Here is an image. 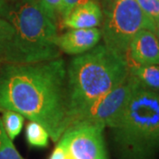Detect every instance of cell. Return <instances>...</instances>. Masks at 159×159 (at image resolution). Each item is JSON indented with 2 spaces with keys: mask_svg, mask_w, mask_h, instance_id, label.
I'll use <instances>...</instances> for the list:
<instances>
[{
  "mask_svg": "<svg viewBox=\"0 0 159 159\" xmlns=\"http://www.w3.org/2000/svg\"><path fill=\"white\" fill-rule=\"evenodd\" d=\"M0 110L37 122L57 142L71 125L67 67L62 57L0 66Z\"/></svg>",
  "mask_w": 159,
  "mask_h": 159,
  "instance_id": "cell-1",
  "label": "cell"
},
{
  "mask_svg": "<svg viewBox=\"0 0 159 159\" xmlns=\"http://www.w3.org/2000/svg\"><path fill=\"white\" fill-rule=\"evenodd\" d=\"M127 57L133 65L159 66V39L156 33L148 29L139 31L131 42Z\"/></svg>",
  "mask_w": 159,
  "mask_h": 159,
  "instance_id": "cell-8",
  "label": "cell"
},
{
  "mask_svg": "<svg viewBox=\"0 0 159 159\" xmlns=\"http://www.w3.org/2000/svg\"><path fill=\"white\" fill-rule=\"evenodd\" d=\"M5 2H6V0H0V13H1V11H2V8L4 6Z\"/></svg>",
  "mask_w": 159,
  "mask_h": 159,
  "instance_id": "cell-20",
  "label": "cell"
},
{
  "mask_svg": "<svg viewBox=\"0 0 159 159\" xmlns=\"http://www.w3.org/2000/svg\"><path fill=\"white\" fill-rule=\"evenodd\" d=\"M102 1V3H105V2H108V1H111V0H101Z\"/></svg>",
  "mask_w": 159,
  "mask_h": 159,
  "instance_id": "cell-21",
  "label": "cell"
},
{
  "mask_svg": "<svg viewBox=\"0 0 159 159\" xmlns=\"http://www.w3.org/2000/svg\"><path fill=\"white\" fill-rule=\"evenodd\" d=\"M102 11L96 0H85L76 6L61 20L63 28L70 29H95L101 26L102 22Z\"/></svg>",
  "mask_w": 159,
  "mask_h": 159,
  "instance_id": "cell-10",
  "label": "cell"
},
{
  "mask_svg": "<svg viewBox=\"0 0 159 159\" xmlns=\"http://www.w3.org/2000/svg\"><path fill=\"white\" fill-rule=\"evenodd\" d=\"M141 87L142 86L138 80L129 73L128 77L123 83L93 103L87 111L74 119L73 123L87 121L98 123L108 127L123 111L134 93Z\"/></svg>",
  "mask_w": 159,
  "mask_h": 159,
  "instance_id": "cell-7",
  "label": "cell"
},
{
  "mask_svg": "<svg viewBox=\"0 0 159 159\" xmlns=\"http://www.w3.org/2000/svg\"><path fill=\"white\" fill-rule=\"evenodd\" d=\"M129 73L138 80L144 89L159 92V66L129 64Z\"/></svg>",
  "mask_w": 159,
  "mask_h": 159,
  "instance_id": "cell-11",
  "label": "cell"
},
{
  "mask_svg": "<svg viewBox=\"0 0 159 159\" xmlns=\"http://www.w3.org/2000/svg\"><path fill=\"white\" fill-rule=\"evenodd\" d=\"M102 39L106 48L128 59L127 54L134 35L142 29L156 33L155 21L136 0H111L103 3Z\"/></svg>",
  "mask_w": 159,
  "mask_h": 159,
  "instance_id": "cell-5",
  "label": "cell"
},
{
  "mask_svg": "<svg viewBox=\"0 0 159 159\" xmlns=\"http://www.w3.org/2000/svg\"><path fill=\"white\" fill-rule=\"evenodd\" d=\"M2 123L8 136L13 141L20 134L24 124V117L11 110H1Z\"/></svg>",
  "mask_w": 159,
  "mask_h": 159,
  "instance_id": "cell-12",
  "label": "cell"
},
{
  "mask_svg": "<svg viewBox=\"0 0 159 159\" xmlns=\"http://www.w3.org/2000/svg\"><path fill=\"white\" fill-rule=\"evenodd\" d=\"M155 24H156V34H157V36L158 37L159 39V20L156 21Z\"/></svg>",
  "mask_w": 159,
  "mask_h": 159,
  "instance_id": "cell-19",
  "label": "cell"
},
{
  "mask_svg": "<svg viewBox=\"0 0 159 159\" xmlns=\"http://www.w3.org/2000/svg\"><path fill=\"white\" fill-rule=\"evenodd\" d=\"M101 38V30L98 28L70 29L57 35V44L61 52L69 55H80L96 47Z\"/></svg>",
  "mask_w": 159,
  "mask_h": 159,
  "instance_id": "cell-9",
  "label": "cell"
},
{
  "mask_svg": "<svg viewBox=\"0 0 159 159\" xmlns=\"http://www.w3.org/2000/svg\"><path fill=\"white\" fill-rule=\"evenodd\" d=\"M40 2L49 17L57 24V20L60 19V7L62 0H40Z\"/></svg>",
  "mask_w": 159,
  "mask_h": 159,
  "instance_id": "cell-17",
  "label": "cell"
},
{
  "mask_svg": "<svg viewBox=\"0 0 159 159\" xmlns=\"http://www.w3.org/2000/svg\"><path fill=\"white\" fill-rule=\"evenodd\" d=\"M0 17L10 23L14 31L3 64H29L60 57L57 24L40 0H6Z\"/></svg>",
  "mask_w": 159,
  "mask_h": 159,
  "instance_id": "cell-3",
  "label": "cell"
},
{
  "mask_svg": "<svg viewBox=\"0 0 159 159\" xmlns=\"http://www.w3.org/2000/svg\"><path fill=\"white\" fill-rule=\"evenodd\" d=\"M0 159H25L18 152L4 128L0 117Z\"/></svg>",
  "mask_w": 159,
  "mask_h": 159,
  "instance_id": "cell-14",
  "label": "cell"
},
{
  "mask_svg": "<svg viewBox=\"0 0 159 159\" xmlns=\"http://www.w3.org/2000/svg\"><path fill=\"white\" fill-rule=\"evenodd\" d=\"M128 75V59L110 51L103 43L74 57L67 66L71 124L97 100L123 83Z\"/></svg>",
  "mask_w": 159,
  "mask_h": 159,
  "instance_id": "cell-2",
  "label": "cell"
},
{
  "mask_svg": "<svg viewBox=\"0 0 159 159\" xmlns=\"http://www.w3.org/2000/svg\"><path fill=\"white\" fill-rule=\"evenodd\" d=\"M104 125L87 121L75 122L59 139L70 159H108Z\"/></svg>",
  "mask_w": 159,
  "mask_h": 159,
  "instance_id": "cell-6",
  "label": "cell"
},
{
  "mask_svg": "<svg viewBox=\"0 0 159 159\" xmlns=\"http://www.w3.org/2000/svg\"><path fill=\"white\" fill-rule=\"evenodd\" d=\"M50 135L42 125L30 121L26 128V139L30 146L36 148H45L48 146Z\"/></svg>",
  "mask_w": 159,
  "mask_h": 159,
  "instance_id": "cell-13",
  "label": "cell"
},
{
  "mask_svg": "<svg viewBox=\"0 0 159 159\" xmlns=\"http://www.w3.org/2000/svg\"><path fill=\"white\" fill-rule=\"evenodd\" d=\"M138 5L154 21L159 20V0H136Z\"/></svg>",
  "mask_w": 159,
  "mask_h": 159,
  "instance_id": "cell-16",
  "label": "cell"
},
{
  "mask_svg": "<svg viewBox=\"0 0 159 159\" xmlns=\"http://www.w3.org/2000/svg\"><path fill=\"white\" fill-rule=\"evenodd\" d=\"M83 1L85 0H62L60 7V20H63L64 19H66L69 13L73 11L74 7Z\"/></svg>",
  "mask_w": 159,
  "mask_h": 159,
  "instance_id": "cell-18",
  "label": "cell"
},
{
  "mask_svg": "<svg viewBox=\"0 0 159 159\" xmlns=\"http://www.w3.org/2000/svg\"><path fill=\"white\" fill-rule=\"evenodd\" d=\"M13 28L4 18L0 17V62L6 55L13 38Z\"/></svg>",
  "mask_w": 159,
  "mask_h": 159,
  "instance_id": "cell-15",
  "label": "cell"
},
{
  "mask_svg": "<svg viewBox=\"0 0 159 159\" xmlns=\"http://www.w3.org/2000/svg\"><path fill=\"white\" fill-rule=\"evenodd\" d=\"M108 128L117 159H157L159 92L141 87Z\"/></svg>",
  "mask_w": 159,
  "mask_h": 159,
  "instance_id": "cell-4",
  "label": "cell"
}]
</instances>
